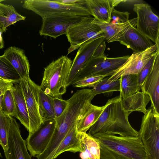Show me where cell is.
Wrapping results in <instances>:
<instances>
[{
	"mask_svg": "<svg viewBox=\"0 0 159 159\" xmlns=\"http://www.w3.org/2000/svg\"><path fill=\"white\" fill-rule=\"evenodd\" d=\"M128 113L123 109L120 95L109 99L97 121L89 129L91 136L119 134L123 137H138V132L130 125Z\"/></svg>",
	"mask_w": 159,
	"mask_h": 159,
	"instance_id": "cell-1",
	"label": "cell"
},
{
	"mask_svg": "<svg viewBox=\"0 0 159 159\" xmlns=\"http://www.w3.org/2000/svg\"><path fill=\"white\" fill-rule=\"evenodd\" d=\"M100 145L101 159H146L139 136L123 137L100 134L92 136Z\"/></svg>",
	"mask_w": 159,
	"mask_h": 159,
	"instance_id": "cell-2",
	"label": "cell"
},
{
	"mask_svg": "<svg viewBox=\"0 0 159 159\" xmlns=\"http://www.w3.org/2000/svg\"><path fill=\"white\" fill-rule=\"evenodd\" d=\"M72 62L67 56H62L46 67L39 86L43 91L52 98H61L66 91V82Z\"/></svg>",
	"mask_w": 159,
	"mask_h": 159,
	"instance_id": "cell-3",
	"label": "cell"
},
{
	"mask_svg": "<svg viewBox=\"0 0 159 159\" xmlns=\"http://www.w3.org/2000/svg\"><path fill=\"white\" fill-rule=\"evenodd\" d=\"M138 133L146 159H159V114L151 106L143 117Z\"/></svg>",
	"mask_w": 159,
	"mask_h": 159,
	"instance_id": "cell-4",
	"label": "cell"
},
{
	"mask_svg": "<svg viewBox=\"0 0 159 159\" xmlns=\"http://www.w3.org/2000/svg\"><path fill=\"white\" fill-rule=\"evenodd\" d=\"M22 7L32 11L42 18L50 15L63 13L84 16H92L85 6L65 5L56 0H26L23 2Z\"/></svg>",
	"mask_w": 159,
	"mask_h": 159,
	"instance_id": "cell-5",
	"label": "cell"
},
{
	"mask_svg": "<svg viewBox=\"0 0 159 159\" xmlns=\"http://www.w3.org/2000/svg\"><path fill=\"white\" fill-rule=\"evenodd\" d=\"M94 19L91 16L86 17L68 30L66 34L70 44L68 54L89 42L104 38L105 32L93 23Z\"/></svg>",
	"mask_w": 159,
	"mask_h": 159,
	"instance_id": "cell-6",
	"label": "cell"
},
{
	"mask_svg": "<svg viewBox=\"0 0 159 159\" xmlns=\"http://www.w3.org/2000/svg\"><path fill=\"white\" fill-rule=\"evenodd\" d=\"M128 55L116 57H108L105 55L92 57L81 70L72 85L85 77L95 76H110L113 71L121 66L129 57Z\"/></svg>",
	"mask_w": 159,
	"mask_h": 159,
	"instance_id": "cell-7",
	"label": "cell"
},
{
	"mask_svg": "<svg viewBox=\"0 0 159 159\" xmlns=\"http://www.w3.org/2000/svg\"><path fill=\"white\" fill-rule=\"evenodd\" d=\"M70 14H54L42 18V24L39 34L56 39L66 34L68 30L79 23L85 17Z\"/></svg>",
	"mask_w": 159,
	"mask_h": 159,
	"instance_id": "cell-8",
	"label": "cell"
},
{
	"mask_svg": "<svg viewBox=\"0 0 159 159\" xmlns=\"http://www.w3.org/2000/svg\"><path fill=\"white\" fill-rule=\"evenodd\" d=\"M133 10L137 15V29L155 44L159 45V17L147 3L134 4Z\"/></svg>",
	"mask_w": 159,
	"mask_h": 159,
	"instance_id": "cell-9",
	"label": "cell"
},
{
	"mask_svg": "<svg viewBox=\"0 0 159 159\" xmlns=\"http://www.w3.org/2000/svg\"><path fill=\"white\" fill-rule=\"evenodd\" d=\"M25 98L29 120V135L35 132L43 121L40 114L38 95L39 86L36 84L30 77L21 79L19 82Z\"/></svg>",
	"mask_w": 159,
	"mask_h": 159,
	"instance_id": "cell-10",
	"label": "cell"
},
{
	"mask_svg": "<svg viewBox=\"0 0 159 159\" xmlns=\"http://www.w3.org/2000/svg\"><path fill=\"white\" fill-rule=\"evenodd\" d=\"M158 50L159 45L155 44L143 52H133L124 63L112 72L108 80H115L122 76L128 74H138Z\"/></svg>",
	"mask_w": 159,
	"mask_h": 159,
	"instance_id": "cell-11",
	"label": "cell"
},
{
	"mask_svg": "<svg viewBox=\"0 0 159 159\" xmlns=\"http://www.w3.org/2000/svg\"><path fill=\"white\" fill-rule=\"evenodd\" d=\"M56 124V119L43 121L35 132L28 135L25 142L31 157L39 155L45 150L55 130Z\"/></svg>",
	"mask_w": 159,
	"mask_h": 159,
	"instance_id": "cell-12",
	"label": "cell"
},
{
	"mask_svg": "<svg viewBox=\"0 0 159 159\" xmlns=\"http://www.w3.org/2000/svg\"><path fill=\"white\" fill-rule=\"evenodd\" d=\"M7 150L4 151L6 159H32L28 151L25 140L21 136L16 120L10 116Z\"/></svg>",
	"mask_w": 159,
	"mask_h": 159,
	"instance_id": "cell-13",
	"label": "cell"
},
{
	"mask_svg": "<svg viewBox=\"0 0 159 159\" xmlns=\"http://www.w3.org/2000/svg\"><path fill=\"white\" fill-rule=\"evenodd\" d=\"M104 38L97 39L80 47L72 61V66L66 82V87L72 85L81 70L92 57L98 45L104 40Z\"/></svg>",
	"mask_w": 159,
	"mask_h": 159,
	"instance_id": "cell-14",
	"label": "cell"
},
{
	"mask_svg": "<svg viewBox=\"0 0 159 159\" xmlns=\"http://www.w3.org/2000/svg\"><path fill=\"white\" fill-rule=\"evenodd\" d=\"M141 90L149 96L151 106L159 114V52L156 55L152 68L145 79Z\"/></svg>",
	"mask_w": 159,
	"mask_h": 159,
	"instance_id": "cell-15",
	"label": "cell"
},
{
	"mask_svg": "<svg viewBox=\"0 0 159 159\" xmlns=\"http://www.w3.org/2000/svg\"><path fill=\"white\" fill-rule=\"evenodd\" d=\"M116 41H119L135 53L143 52L154 45L136 27L129 29Z\"/></svg>",
	"mask_w": 159,
	"mask_h": 159,
	"instance_id": "cell-16",
	"label": "cell"
},
{
	"mask_svg": "<svg viewBox=\"0 0 159 159\" xmlns=\"http://www.w3.org/2000/svg\"><path fill=\"white\" fill-rule=\"evenodd\" d=\"M2 55L10 63L21 79L30 77V65L23 49L11 46L4 51Z\"/></svg>",
	"mask_w": 159,
	"mask_h": 159,
	"instance_id": "cell-17",
	"label": "cell"
},
{
	"mask_svg": "<svg viewBox=\"0 0 159 159\" xmlns=\"http://www.w3.org/2000/svg\"><path fill=\"white\" fill-rule=\"evenodd\" d=\"M137 20V18H135L129 20L126 23L117 24L101 22L94 19L93 22L99 26L105 32L104 38L109 43L116 41L129 29L136 27Z\"/></svg>",
	"mask_w": 159,
	"mask_h": 159,
	"instance_id": "cell-18",
	"label": "cell"
},
{
	"mask_svg": "<svg viewBox=\"0 0 159 159\" xmlns=\"http://www.w3.org/2000/svg\"><path fill=\"white\" fill-rule=\"evenodd\" d=\"M85 5L95 20L102 22H110L113 8L111 0H85Z\"/></svg>",
	"mask_w": 159,
	"mask_h": 159,
	"instance_id": "cell-19",
	"label": "cell"
},
{
	"mask_svg": "<svg viewBox=\"0 0 159 159\" xmlns=\"http://www.w3.org/2000/svg\"><path fill=\"white\" fill-rule=\"evenodd\" d=\"M10 91L15 102L17 119L29 132L30 130L29 115L24 95L19 82L14 83Z\"/></svg>",
	"mask_w": 159,
	"mask_h": 159,
	"instance_id": "cell-20",
	"label": "cell"
},
{
	"mask_svg": "<svg viewBox=\"0 0 159 159\" xmlns=\"http://www.w3.org/2000/svg\"><path fill=\"white\" fill-rule=\"evenodd\" d=\"M82 152L80 156L81 159H101L99 143L93 136L86 133L79 132Z\"/></svg>",
	"mask_w": 159,
	"mask_h": 159,
	"instance_id": "cell-21",
	"label": "cell"
},
{
	"mask_svg": "<svg viewBox=\"0 0 159 159\" xmlns=\"http://www.w3.org/2000/svg\"><path fill=\"white\" fill-rule=\"evenodd\" d=\"M77 121L70 129L57 148L53 159L65 152H82L79 137L77 129Z\"/></svg>",
	"mask_w": 159,
	"mask_h": 159,
	"instance_id": "cell-22",
	"label": "cell"
},
{
	"mask_svg": "<svg viewBox=\"0 0 159 159\" xmlns=\"http://www.w3.org/2000/svg\"><path fill=\"white\" fill-rule=\"evenodd\" d=\"M121 99L123 109L130 114L134 111H140L145 114L147 111V105L150 101L148 95L140 92Z\"/></svg>",
	"mask_w": 159,
	"mask_h": 159,
	"instance_id": "cell-23",
	"label": "cell"
},
{
	"mask_svg": "<svg viewBox=\"0 0 159 159\" xmlns=\"http://www.w3.org/2000/svg\"><path fill=\"white\" fill-rule=\"evenodd\" d=\"M1 2H0V31L2 34L9 26L19 21L24 20L26 17L18 13L13 6Z\"/></svg>",
	"mask_w": 159,
	"mask_h": 159,
	"instance_id": "cell-24",
	"label": "cell"
},
{
	"mask_svg": "<svg viewBox=\"0 0 159 159\" xmlns=\"http://www.w3.org/2000/svg\"><path fill=\"white\" fill-rule=\"evenodd\" d=\"M105 105L99 107L91 103L82 117L77 123L78 132L86 133L97 121Z\"/></svg>",
	"mask_w": 159,
	"mask_h": 159,
	"instance_id": "cell-25",
	"label": "cell"
},
{
	"mask_svg": "<svg viewBox=\"0 0 159 159\" xmlns=\"http://www.w3.org/2000/svg\"><path fill=\"white\" fill-rule=\"evenodd\" d=\"M120 96L123 99L139 92L141 90L138 82V75L128 74L120 78Z\"/></svg>",
	"mask_w": 159,
	"mask_h": 159,
	"instance_id": "cell-26",
	"label": "cell"
},
{
	"mask_svg": "<svg viewBox=\"0 0 159 159\" xmlns=\"http://www.w3.org/2000/svg\"><path fill=\"white\" fill-rule=\"evenodd\" d=\"M40 114L43 121L56 119L52 103V98L46 94L39 86L38 90Z\"/></svg>",
	"mask_w": 159,
	"mask_h": 159,
	"instance_id": "cell-27",
	"label": "cell"
},
{
	"mask_svg": "<svg viewBox=\"0 0 159 159\" xmlns=\"http://www.w3.org/2000/svg\"><path fill=\"white\" fill-rule=\"evenodd\" d=\"M110 76L104 78L98 83L91 89L95 96L103 93L109 95L113 92L120 91V80L110 81L108 79Z\"/></svg>",
	"mask_w": 159,
	"mask_h": 159,
	"instance_id": "cell-28",
	"label": "cell"
},
{
	"mask_svg": "<svg viewBox=\"0 0 159 159\" xmlns=\"http://www.w3.org/2000/svg\"><path fill=\"white\" fill-rule=\"evenodd\" d=\"M0 78L13 83L19 82L21 79L10 63L2 55L0 56Z\"/></svg>",
	"mask_w": 159,
	"mask_h": 159,
	"instance_id": "cell-29",
	"label": "cell"
},
{
	"mask_svg": "<svg viewBox=\"0 0 159 159\" xmlns=\"http://www.w3.org/2000/svg\"><path fill=\"white\" fill-rule=\"evenodd\" d=\"M11 116L4 114L0 109V145L4 151L7 150Z\"/></svg>",
	"mask_w": 159,
	"mask_h": 159,
	"instance_id": "cell-30",
	"label": "cell"
},
{
	"mask_svg": "<svg viewBox=\"0 0 159 159\" xmlns=\"http://www.w3.org/2000/svg\"><path fill=\"white\" fill-rule=\"evenodd\" d=\"M0 109L4 114L17 118L15 102L10 90H8L3 95Z\"/></svg>",
	"mask_w": 159,
	"mask_h": 159,
	"instance_id": "cell-31",
	"label": "cell"
},
{
	"mask_svg": "<svg viewBox=\"0 0 159 159\" xmlns=\"http://www.w3.org/2000/svg\"><path fill=\"white\" fill-rule=\"evenodd\" d=\"M106 77L104 75H95L85 77L75 82L72 85L75 87L93 88L98 83Z\"/></svg>",
	"mask_w": 159,
	"mask_h": 159,
	"instance_id": "cell-32",
	"label": "cell"
},
{
	"mask_svg": "<svg viewBox=\"0 0 159 159\" xmlns=\"http://www.w3.org/2000/svg\"><path fill=\"white\" fill-rule=\"evenodd\" d=\"M159 52L158 50L157 51L156 54L150 59L140 72L138 74V85L140 89L145 79L150 73L152 68L156 55L157 53Z\"/></svg>",
	"mask_w": 159,
	"mask_h": 159,
	"instance_id": "cell-33",
	"label": "cell"
},
{
	"mask_svg": "<svg viewBox=\"0 0 159 159\" xmlns=\"http://www.w3.org/2000/svg\"><path fill=\"white\" fill-rule=\"evenodd\" d=\"M129 14L128 11H121L113 8L111 13L110 23L117 24L126 23L129 20Z\"/></svg>",
	"mask_w": 159,
	"mask_h": 159,
	"instance_id": "cell-34",
	"label": "cell"
},
{
	"mask_svg": "<svg viewBox=\"0 0 159 159\" xmlns=\"http://www.w3.org/2000/svg\"><path fill=\"white\" fill-rule=\"evenodd\" d=\"M52 103L56 118L64 111L68 105V101L63 100L61 98H52Z\"/></svg>",
	"mask_w": 159,
	"mask_h": 159,
	"instance_id": "cell-35",
	"label": "cell"
},
{
	"mask_svg": "<svg viewBox=\"0 0 159 159\" xmlns=\"http://www.w3.org/2000/svg\"><path fill=\"white\" fill-rule=\"evenodd\" d=\"M14 83L10 81L4 80L0 78V97L7 91L11 89Z\"/></svg>",
	"mask_w": 159,
	"mask_h": 159,
	"instance_id": "cell-36",
	"label": "cell"
},
{
	"mask_svg": "<svg viewBox=\"0 0 159 159\" xmlns=\"http://www.w3.org/2000/svg\"><path fill=\"white\" fill-rule=\"evenodd\" d=\"M106 40L102 41L95 50L92 57H95L105 55L104 51L106 47Z\"/></svg>",
	"mask_w": 159,
	"mask_h": 159,
	"instance_id": "cell-37",
	"label": "cell"
},
{
	"mask_svg": "<svg viewBox=\"0 0 159 159\" xmlns=\"http://www.w3.org/2000/svg\"><path fill=\"white\" fill-rule=\"evenodd\" d=\"M62 4L68 5H80L85 6V0H56Z\"/></svg>",
	"mask_w": 159,
	"mask_h": 159,
	"instance_id": "cell-38",
	"label": "cell"
},
{
	"mask_svg": "<svg viewBox=\"0 0 159 159\" xmlns=\"http://www.w3.org/2000/svg\"><path fill=\"white\" fill-rule=\"evenodd\" d=\"M4 1L3 0H0V2ZM2 34L0 31V50L4 48V43L3 37L2 36Z\"/></svg>",
	"mask_w": 159,
	"mask_h": 159,
	"instance_id": "cell-39",
	"label": "cell"
},
{
	"mask_svg": "<svg viewBox=\"0 0 159 159\" xmlns=\"http://www.w3.org/2000/svg\"><path fill=\"white\" fill-rule=\"evenodd\" d=\"M111 6L113 8L117 6L119 3L123 1V0H110Z\"/></svg>",
	"mask_w": 159,
	"mask_h": 159,
	"instance_id": "cell-40",
	"label": "cell"
},
{
	"mask_svg": "<svg viewBox=\"0 0 159 159\" xmlns=\"http://www.w3.org/2000/svg\"><path fill=\"white\" fill-rule=\"evenodd\" d=\"M2 97H3V95L2 96L0 97V108L1 102V101H2Z\"/></svg>",
	"mask_w": 159,
	"mask_h": 159,
	"instance_id": "cell-41",
	"label": "cell"
},
{
	"mask_svg": "<svg viewBox=\"0 0 159 159\" xmlns=\"http://www.w3.org/2000/svg\"><path fill=\"white\" fill-rule=\"evenodd\" d=\"M2 157V155H1V153H0V157Z\"/></svg>",
	"mask_w": 159,
	"mask_h": 159,
	"instance_id": "cell-42",
	"label": "cell"
}]
</instances>
